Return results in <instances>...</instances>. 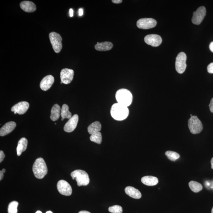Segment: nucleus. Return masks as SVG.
I'll return each instance as SVG.
<instances>
[{
    "label": "nucleus",
    "mask_w": 213,
    "mask_h": 213,
    "mask_svg": "<svg viewBox=\"0 0 213 213\" xmlns=\"http://www.w3.org/2000/svg\"><path fill=\"white\" fill-rule=\"evenodd\" d=\"M20 7L25 12L31 13L34 12L36 9L35 4L31 1H23L20 3Z\"/></svg>",
    "instance_id": "17"
},
{
    "label": "nucleus",
    "mask_w": 213,
    "mask_h": 213,
    "mask_svg": "<svg viewBox=\"0 0 213 213\" xmlns=\"http://www.w3.org/2000/svg\"><path fill=\"white\" fill-rule=\"evenodd\" d=\"M157 25V21L152 18H142L138 20L137 26L138 28L142 29H148L155 27Z\"/></svg>",
    "instance_id": "8"
},
{
    "label": "nucleus",
    "mask_w": 213,
    "mask_h": 213,
    "mask_svg": "<svg viewBox=\"0 0 213 213\" xmlns=\"http://www.w3.org/2000/svg\"><path fill=\"white\" fill-rule=\"evenodd\" d=\"M14 114H17V113H16V112H14Z\"/></svg>",
    "instance_id": "44"
},
{
    "label": "nucleus",
    "mask_w": 213,
    "mask_h": 213,
    "mask_svg": "<svg viewBox=\"0 0 213 213\" xmlns=\"http://www.w3.org/2000/svg\"><path fill=\"white\" fill-rule=\"evenodd\" d=\"M142 183L148 186H154L158 183V179L155 176H147L143 177L141 180Z\"/></svg>",
    "instance_id": "19"
},
{
    "label": "nucleus",
    "mask_w": 213,
    "mask_h": 213,
    "mask_svg": "<svg viewBox=\"0 0 213 213\" xmlns=\"http://www.w3.org/2000/svg\"><path fill=\"white\" fill-rule=\"evenodd\" d=\"M189 186L191 190L195 193L199 192L202 189V185L200 183L194 181H191L189 182Z\"/></svg>",
    "instance_id": "25"
},
{
    "label": "nucleus",
    "mask_w": 213,
    "mask_h": 213,
    "mask_svg": "<svg viewBox=\"0 0 213 213\" xmlns=\"http://www.w3.org/2000/svg\"><path fill=\"white\" fill-rule=\"evenodd\" d=\"M78 213H91L87 211H80Z\"/></svg>",
    "instance_id": "38"
},
{
    "label": "nucleus",
    "mask_w": 213,
    "mask_h": 213,
    "mask_svg": "<svg viewBox=\"0 0 213 213\" xmlns=\"http://www.w3.org/2000/svg\"><path fill=\"white\" fill-rule=\"evenodd\" d=\"M64 120V119H62H62H61V120H62V121H63V120Z\"/></svg>",
    "instance_id": "45"
},
{
    "label": "nucleus",
    "mask_w": 213,
    "mask_h": 213,
    "mask_svg": "<svg viewBox=\"0 0 213 213\" xmlns=\"http://www.w3.org/2000/svg\"><path fill=\"white\" fill-rule=\"evenodd\" d=\"M144 40L147 44L152 47H158L162 42L161 36L155 34L148 35L146 36Z\"/></svg>",
    "instance_id": "11"
},
{
    "label": "nucleus",
    "mask_w": 213,
    "mask_h": 213,
    "mask_svg": "<svg viewBox=\"0 0 213 213\" xmlns=\"http://www.w3.org/2000/svg\"><path fill=\"white\" fill-rule=\"evenodd\" d=\"M211 169H213V157L211 160Z\"/></svg>",
    "instance_id": "39"
},
{
    "label": "nucleus",
    "mask_w": 213,
    "mask_h": 213,
    "mask_svg": "<svg viewBox=\"0 0 213 213\" xmlns=\"http://www.w3.org/2000/svg\"><path fill=\"white\" fill-rule=\"evenodd\" d=\"M16 125L14 122L11 121L5 124L0 129L1 136H5L11 133L15 129Z\"/></svg>",
    "instance_id": "16"
},
{
    "label": "nucleus",
    "mask_w": 213,
    "mask_h": 213,
    "mask_svg": "<svg viewBox=\"0 0 213 213\" xmlns=\"http://www.w3.org/2000/svg\"><path fill=\"white\" fill-rule=\"evenodd\" d=\"M112 2L115 4H119L122 2V0H113Z\"/></svg>",
    "instance_id": "34"
},
{
    "label": "nucleus",
    "mask_w": 213,
    "mask_h": 213,
    "mask_svg": "<svg viewBox=\"0 0 213 213\" xmlns=\"http://www.w3.org/2000/svg\"><path fill=\"white\" fill-rule=\"evenodd\" d=\"M46 213H52V211H47Z\"/></svg>",
    "instance_id": "41"
},
{
    "label": "nucleus",
    "mask_w": 213,
    "mask_h": 213,
    "mask_svg": "<svg viewBox=\"0 0 213 213\" xmlns=\"http://www.w3.org/2000/svg\"><path fill=\"white\" fill-rule=\"evenodd\" d=\"M71 176L73 180L75 179L78 186H86L90 182L89 176L87 172L81 170H76L71 172Z\"/></svg>",
    "instance_id": "4"
},
{
    "label": "nucleus",
    "mask_w": 213,
    "mask_h": 213,
    "mask_svg": "<svg viewBox=\"0 0 213 213\" xmlns=\"http://www.w3.org/2000/svg\"><path fill=\"white\" fill-rule=\"evenodd\" d=\"M29 107V104L27 102H21L17 103L11 108L12 112H16L19 115H23L27 111Z\"/></svg>",
    "instance_id": "14"
},
{
    "label": "nucleus",
    "mask_w": 213,
    "mask_h": 213,
    "mask_svg": "<svg viewBox=\"0 0 213 213\" xmlns=\"http://www.w3.org/2000/svg\"><path fill=\"white\" fill-rule=\"evenodd\" d=\"M211 213H213V208H212V210H211Z\"/></svg>",
    "instance_id": "43"
},
{
    "label": "nucleus",
    "mask_w": 213,
    "mask_h": 213,
    "mask_svg": "<svg viewBox=\"0 0 213 213\" xmlns=\"http://www.w3.org/2000/svg\"><path fill=\"white\" fill-rule=\"evenodd\" d=\"M60 106L56 104L52 106L51 110L50 119L53 121H55L59 119L61 113Z\"/></svg>",
    "instance_id": "21"
},
{
    "label": "nucleus",
    "mask_w": 213,
    "mask_h": 213,
    "mask_svg": "<svg viewBox=\"0 0 213 213\" xmlns=\"http://www.w3.org/2000/svg\"><path fill=\"white\" fill-rule=\"evenodd\" d=\"M27 144L28 141L27 138H23L20 140L16 149L17 156H21L22 153L25 151L27 148Z\"/></svg>",
    "instance_id": "20"
},
{
    "label": "nucleus",
    "mask_w": 213,
    "mask_h": 213,
    "mask_svg": "<svg viewBox=\"0 0 213 213\" xmlns=\"http://www.w3.org/2000/svg\"><path fill=\"white\" fill-rule=\"evenodd\" d=\"M4 157H5V154H4L3 152L1 151H0V162H2Z\"/></svg>",
    "instance_id": "31"
},
{
    "label": "nucleus",
    "mask_w": 213,
    "mask_h": 213,
    "mask_svg": "<svg viewBox=\"0 0 213 213\" xmlns=\"http://www.w3.org/2000/svg\"><path fill=\"white\" fill-rule=\"evenodd\" d=\"M101 129V124L98 121H96L89 125L88 127V132L90 135H92L96 133L100 132Z\"/></svg>",
    "instance_id": "23"
},
{
    "label": "nucleus",
    "mask_w": 213,
    "mask_h": 213,
    "mask_svg": "<svg viewBox=\"0 0 213 213\" xmlns=\"http://www.w3.org/2000/svg\"><path fill=\"white\" fill-rule=\"evenodd\" d=\"M49 38L53 50L56 53H59L62 48V37L59 34L52 32L49 34Z\"/></svg>",
    "instance_id": "6"
},
{
    "label": "nucleus",
    "mask_w": 213,
    "mask_h": 213,
    "mask_svg": "<svg viewBox=\"0 0 213 213\" xmlns=\"http://www.w3.org/2000/svg\"><path fill=\"white\" fill-rule=\"evenodd\" d=\"M33 170L35 177L41 179L45 177L48 173V169L46 162L42 157L36 159L34 163Z\"/></svg>",
    "instance_id": "2"
},
{
    "label": "nucleus",
    "mask_w": 213,
    "mask_h": 213,
    "mask_svg": "<svg viewBox=\"0 0 213 213\" xmlns=\"http://www.w3.org/2000/svg\"><path fill=\"white\" fill-rule=\"evenodd\" d=\"M209 48L210 50H211V52H213V42H211V43H210Z\"/></svg>",
    "instance_id": "37"
},
{
    "label": "nucleus",
    "mask_w": 213,
    "mask_h": 213,
    "mask_svg": "<svg viewBox=\"0 0 213 213\" xmlns=\"http://www.w3.org/2000/svg\"><path fill=\"white\" fill-rule=\"evenodd\" d=\"M125 192L128 196L135 199H140L142 197L140 191L133 187H127L125 189Z\"/></svg>",
    "instance_id": "18"
},
{
    "label": "nucleus",
    "mask_w": 213,
    "mask_h": 213,
    "mask_svg": "<svg viewBox=\"0 0 213 213\" xmlns=\"http://www.w3.org/2000/svg\"><path fill=\"white\" fill-rule=\"evenodd\" d=\"M109 211L112 213H122L123 209L120 206L116 205L109 207Z\"/></svg>",
    "instance_id": "29"
},
{
    "label": "nucleus",
    "mask_w": 213,
    "mask_h": 213,
    "mask_svg": "<svg viewBox=\"0 0 213 213\" xmlns=\"http://www.w3.org/2000/svg\"><path fill=\"white\" fill-rule=\"evenodd\" d=\"M188 127L192 134L200 133L202 131L203 126L202 122L196 116H193L188 120Z\"/></svg>",
    "instance_id": "5"
},
{
    "label": "nucleus",
    "mask_w": 213,
    "mask_h": 213,
    "mask_svg": "<svg viewBox=\"0 0 213 213\" xmlns=\"http://www.w3.org/2000/svg\"><path fill=\"white\" fill-rule=\"evenodd\" d=\"M90 139L92 142L101 144L102 142V134L100 132H98L92 134L90 135Z\"/></svg>",
    "instance_id": "26"
},
{
    "label": "nucleus",
    "mask_w": 213,
    "mask_h": 213,
    "mask_svg": "<svg viewBox=\"0 0 213 213\" xmlns=\"http://www.w3.org/2000/svg\"><path fill=\"white\" fill-rule=\"evenodd\" d=\"M35 213H42L41 211H37Z\"/></svg>",
    "instance_id": "42"
},
{
    "label": "nucleus",
    "mask_w": 213,
    "mask_h": 213,
    "mask_svg": "<svg viewBox=\"0 0 213 213\" xmlns=\"http://www.w3.org/2000/svg\"><path fill=\"white\" fill-rule=\"evenodd\" d=\"M18 205V202L16 201H13L10 203L8 206V213H17Z\"/></svg>",
    "instance_id": "28"
},
{
    "label": "nucleus",
    "mask_w": 213,
    "mask_h": 213,
    "mask_svg": "<svg viewBox=\"0 0 213 213\" xmlns=\"http://www.w3.org/2000/svg\"><path fill=\"white\" fill-rule=\"evenodd\" d=\"M165 154L167 158L172 161H175L180 157V155L175 152L167 151L166 152Z\"/></svg>",
    "instance_id": "27"
},
{
    "label": "nucleus",
    "mask_w": 213,
    "mask_h": 213,
    "mask_svg": "<svg viewBox=\"0 0 213 213\" xmlns=\"http://www.w3.org/2000/svg\"><path fill=\"white\" fill-rule=\"evenodd\" d=\"M61 116L62 119H70L72 117L71 113L69 110V106L66 104L63 105L61 109Z\"/></svg>",
    "instance_id": "24"
},
{
    "label": "nucleus",
    "mask_w": 213,
    "mask_h": 213,
    "mask_svg": "<svg viewBox=\"0 0 213 213\" xmlns=\"http://www.w3.org/2000/svg\"><path fill=\"white\" fill-rule=\"evenodd\" d=\"M57 188L61 195L70 196L72 194V189L70 185L65 180H59L57 184Z\"/></svg>",
    "instance_id": "9"
},
{
    "label": "nucleus",
    "mask_w": 213,
    "mask_h": 213,
    "mask_svg": "<svg viewBox=\"0 0 213 213\" xmlns=\"http://www.w3.org/2000/svg\"><path fill=\"white\" fill-rule=\"evenodd\" d=\"M74 71L73 70L65 68L61 72V79L63 84H68L71 83L73 79Z\"/></svg>",
    "instance_id": "12"
},
{
    "label": "nucleus",
    "mask_w": 213,
    "mask_h": 213,
    "mask_svg": "<svg viewBox=\"0 0 213 213\" xmlns=\"http://www.w3.org/2000/svg\"><path fill=\"white\" fill-rule=\"evenodd\" d=\"M4 173L2 170L0 171V180H1L4 177Z\"/></svg>",
    "instance_id": "36"
},
{
    "label": "nucleus",
    "mask_w": 213,
    "mask_h": 213,
    "mask_svg": "<svg viewBox=\"0 0 213 213\" xmlns=\"http://www.w3.org/2000/svg\"><path fill=\"white\" fill-rule=\"evenodd\" d=\"M206 15V9L205 7H201L193 13L192 22L194 24L198 25L202 22Z\"/></svg>",
    "instance_id": "10"
},
{
    "label": "nucleus",
    "mask_w": 213,
    "mask_h": 213,
    "mask_svg": "<svg viewBox=\"0 0 213 213\" xmlns=\"http://www.w3.org/2000/svg\"><path fill=\"white\" fill-rule=\"evenodd\" d=\"M209 107L210 111L211 113H213V97L211 100V102L209 104Z\"/></svg>",
    "instance_id": "32"
},
{
    "label": "nucleus",
    "mask_w": 213,
    "mask_h": 213,
    "mask_svg": "<svg viewBox=\"0 0 213 213\" xmlns=\"http://www.w3.org/2000/svg\"><path fill=\"white\" fill-rule=\"evenodd\" d=\"M113 47V44L111 42H103L99 43L95 46L96 50L99 51H107L110 50Z\"/></svg>",
    "instance_id": "22"
},
{
    "label": "nucleus",
    "mask_w": 213,
    "mask_h": 213,
    "mask_svg": "<svg viewBox=\"0 0 213 213\" xmlns=\"http://www.w3.org/2000/svg\"><path fill=\"white\" fill-rule=\"evenodd\" d=\"M2 171L4 173H5L6 172V170L5 169H2Z\"/></svg>",
    "instance_id": "40"
},
{
    "label": "nucleus",
    "mask_w": 213,
    "mask_h": 213,
    "mask_svg": "<svg viewBox=\"0 0 213 213\" xmlns=\"http://www.w3.org/2000/svg\"><path fill=\"white\" fill-rule=\"evenodd\" d=\"M111 114L115 120L122 121L128 117L129 114V110L127 106L118 103H116L111 108Z\"/></svg>",
    "instance_id": "1"
},
{
    "label": "nucleus",
    "mask_w": 213,
    "mask_h": 213,
    "mask_svg": "<svg viewBox=\"0 0 213 213\" xmlns=\"http://www.w3.org/2000/svg\"><path fill=\"white\" fill-rule=\"evenodd\" d=\"M54 82V78L52 75L46 76L41 81L40 88L43 91H47L52 87Z\"/></svg>",
    "instance_id": "15"
},
{
    "label": "nucleus",
    "mask_w": 213,
    "mask_h": 213,
    "mask_svg": "<svg viewBox=\"0 0 213 213\" xmlns=\"http://www.w3.org/2000/svg\"><path fill=\"white\" fill-rule=\"evenodd\" d=\"M187 56L183 52H180L176 58L175 67L176 71L179 74H183L186 69Z\"/></svg>",
    "instance_id": "7"
},
{
    "label": "nucleus",
    "mask_w": 213,
    "mask_h": 213,
    "mask_svg": "<svg viewBox=\"0 0 213 213\" xmlns=\"http://www.w3.org/2000/svg\"><path fill=\"white\" fill-rule=\"evenodd\" d=\"M79 120L78 115H74L65 124L64 130L65 132L70 133L74 130L77 126Z\"/></svg>",
    "instance_id": "13"
},
{
    "label": "nucleus",
    "mask_w": 213,
    "mask_h": 213,
    "mask_svg": "<svg viewBox=\"0 0 213 213\" xmlns=\"http://www.w3.org/2000/svg\"><path fill=\"white\" fill-rule=\"evenodd\" d=\"M84 14V10L82 8H80L79 10V16H82Z\"/></svg>",
    "instance_id": "33"
},
{
    "label": "nucleus",
    "mask_w": 213,
    "mask_h": 213,
    "mask_svg": "<svg viewBox=\"0 0 213 213\" xmlns=\"http://www.w3.org/2000/svg\"><path fill=\"white\" fill-rule=\"evenodd\" d=\"M116 98L118 103L128 106L132 104L133 96L132 93L126 89H121L116 93Z\"/></svg>",
    "instance_id": "3"
},
{
    "label": "nucleus",
    "mask_w": 213,
    "mask_h": 213,
    "mask_svg": "<svg viewBox=\"0 0 213 213\" xmlns=\"http://www.w3.org/2000/svg\"><path fill=\"white\" fill-rule=\"evenodd\" d=\"M70 16L71 17H72L74 16V11L72 8H70L69 11Z\"/></svg>",
    "instance_id": "35"
},
{
    "label": "nucleus",
    "mask_w": 213,
    "mask_h": 213,
    "mask_svg": "<svg viewBox=\"0 0 213 213\" xmlns=\"http://www.w3.org/2000/svg\"><path fill=\"white\" fill-rule=\"evenodd\" d=\"M207 71L210 74H213V62L211 63L207 67Z\"/></svg>",
    "instance_id": "30"
}]
</instances>
